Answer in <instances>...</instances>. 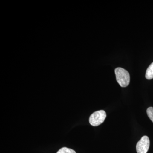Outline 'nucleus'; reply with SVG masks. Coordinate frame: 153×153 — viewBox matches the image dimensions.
Masks as SVG:
<instances>
[{
	"instance_id": "f257e3e1",
	"label": "nucleus",
	"mask_w": 153,
	"mask_h": 153,
	"mask_svg": "<svg viewBox=\"0 0 153 153\" xmlns=\"http://www.w3.org/2000/svg\"><path fill=\"white\" fill-rule=\"evenodd\" d=\"M116 80L120 86L126 87L128 86L130 80V76L128 71L121 67L115 69Z\"/></svg>"
},
{
	"instance_id": "f03ea898",
	"label": "nucleus",
	"mask_w": 153,
	"mask_h": 153,
	"mask_svg": "<svg viewBox=\"0 0 153 153\" xmlns=\"http://www.w3.org/2000/svg\"><path fill=\"white\" fill-rule=\"evenodd\" d=\"M106 117V112L104 111H97L90 116L89 119V123L94 126H97L103 123Z\"/></svg>"
},
{
	"instance_id": "7ed1b4c3",
	"label": "nucleus",
	"mask_w": 153,
	"mask_h": 153,
	"mask_svg": "<svg viewBox=\"0 0 153 153\" xmlns=\"http://www.w3.org/2000/svg\"><path fill=\"white\" fill-rule=\"evenodd\" d=\"M150 146V140L149 137L144 136L138 142L136 145V150L137 153H147Z\"/></svg>"
},
{
	"instance_id": "20e7f679",
	"label": "nucleus",
	"mask_w": 153,
	"mask_h": 153,
	"mask_svg": "<svg viewBox=\"0 0 153 153\" xmlns=\"http://www.w3.org/2000/svg\"><path fill=\"white\" fill-rule=\"evenodd\" d=\"M146 77L148 79H151L153 78V62L151 63L147 69Z\"/></svg>"
},
{
	"instance_id": "39448f33",
	"label": "nucleus",
	"mask_w": 153,
	"mask_h": 153,
	"mask_svg": "<svg viewBox=\"0 0 153 153\" xmlns=\"http://www.w3.org/2000/svg\"><path fill=\"white\" fill-rule=\"evenodd\" d=\"M57 153H76L75 151L71 149L66 147H63L60 149Z\"/></svg>"
},
{
	"instance_id": "423d86ee",
	"label": "nucleus",
	"mask_w": 153,
	"mask_h": 153,
	"mask_svg": "<svg viewBox=\"0 0 153 153\" xmlns=\"http://www.w3.org/2000/svg\"><path fill=\"white\" fill-rule=\"evenodd\" d=\"M147 114L153 123V107H150L147 109Z\"/></svg>"
}]
</instances>
